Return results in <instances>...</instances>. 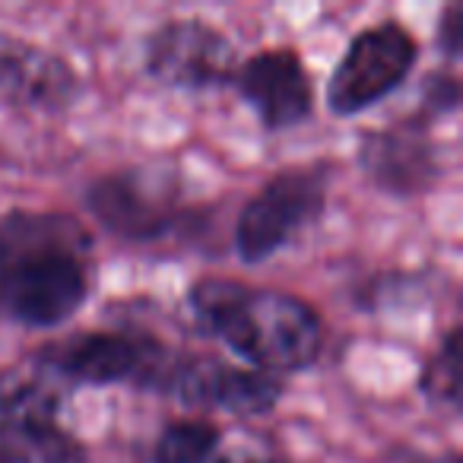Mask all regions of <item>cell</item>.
Wrapping results in <instances>:
<instances>
[{
    "instance_id": "obj_1",
    "label": "cell",
    "mask_w": 463,
    "mask_h": 463,
    "mask_svg": "<svg viewBox=\"0 0 463 463\" xmlns=\"http://www.w3.org/2000/svg\"><path fill=\"white\" fill-rule=\"evenodd\" d=\"M92 292V235L73 213L10 210L0 216V315L54 330Z\"/></svg>"
},
{
    "instance_id": "obj_2",
    "label": "cell",
    "mask_w": 463,
    "mask_h": 463,
    "mask_svg": "<svg viewBox=\"0 0 463 463\" xmlns=\"http://www.w3.org/2000/svg\"><path fill=\"white\" fill-rule=\"evenodd\" d=\"M187 311L203 334L273 378L311 368L327 340L324 317L311 302L241 279H197L187 289Z\"/></svg>"
},
{
    "instance_id": "obj_3",
    "label": "cell",
    "mask_w": 463,
    "mask_h": 463,
    "mask_svg": "<svg viewBox=\"0 0 463 463\" xmlns=\"http://www.w3.org/2000/svg\"><path fill=\"white\" fill-rule=\"evenodd\" d=\"M29 365L64 387L130 384L159 393L175 353L143 330H77L39 346L29 355Z\"/></svg>"
},
{
    "instance_id": "obj_4",
    "label": "cell",
    "mask_w": 463,
    "mask_h": 463,
    "mask_svg": "<svg viewBox=\"0 0 463 463\" xmlns=\"http://www.w3.org/2000/svg\"><path fill=\"white\" fill-rule=\"evenodd\" d=\"M90 216L130 245H159L197 232L203 213L181 197V181L159 165H137L99 175L83 191Z\"/></svg>"
},
{
    "instance_id": "obj_5",
    "label": "cell",
    "mask_w": 463,
    "mask_h": 463,
    "mask_svg": "<svg viewBox=\"0 0 463 463\" xmlns=\"http://www.w3.org/2000/svg\"><path fill=\"white\" fill-rule=\"evenodd\" d=\"M334 184V162H305L270 175L235 219V254L241 264H264L321 222Z\"/></svg>"
},
{
    "instance_id": "obj_6",
    "label": "cell",
    "mask_w": 463,
    "mask_h": 463,
    "mask_svg": "<svg viewBox=\"0 0 463 463\" xmlns=\"http://www.w3.org/2000/svg\"><path fill=\"white\" fill-rule=\"evenodd\" d=\"M67 387L29 368L0 372V435L33 463H86V444L64 425Z\"/></svg>"
},
{
    "instance_id": "obj_7",
    "label": "cell",
    "mask_w": 463,
    "mask_h": 463,
    "mask_svg": "<svg viewBox=\"0 0 463 463\" xmlns=\"http://www.w3.org/2000/svg\"><path fill=\"white\" fill-rule=\"evenodd\" d=\"M419 64V42L403 23L381 20L362 29L327 80V109L340 118L362 115L393 96Z\"/></svg>"
},
{
    "instance_id": "obj_8",
    "label": "cell",
    "mask_w": 463,
    "mask_h": 463,
    "mask_svg": "<svg viewBox=\"0 0 463 463\" xmlns=\"http://www.w3.org/2000/svg\"><path fill=\"white\" fill-rule=\"evenodd\" d=\"M239 48L216 23L181 16L156 26L143 42V71L165 90L210 92L225 90L235 80Z\"/></svg>"
},
{
    "instance_id": "obj_9",
    "label": "cell",
    "mask_w": 463,
    "mask_h": 463,
    "mask_svg": "<svg viewBox=\"0 0 463 463\" xmlns=\"http://www.w3.org/2000/svg\"><path fill=\"white\" fill-rule=\"evenodd\" d=\"M359 168L381 194L397 200H412L429 194L441 181V146L431 128L419 118L368 128L359 137Z\"/></svg>"
},
{
    "instance_id": "obj_10",
    "label": "cell",
    "mask_w": 463,
    "mask_h": 463,
    "mask_svg": "<svg viewBox=\"0 0 463 463\" xmlns=\"http://www.w3.org/2000/svg\"><path fill=\"white\" fill-rule=\"evenodd\" d=\"M286 384L258 368L219 355H175L162 393L194 410H222L235 416H264L279 403Z\"/></svg>"
},
{
    "instance_id": "obj_11",
    "label": "cell",
    "mask_w": 463,
    "mask_h": 463,
    "mask_svg": "<svg viewBox=\"0 0 463 463\" xmlns=\"http://www.w3.org/2000/svg\"><path fill=\"white\" fill-rule=\"evenodd\" d=\"M232 90L245 99L267 134H283L315 115V80L296 48H264L241 61Z\"/></svg>"
},
{
    "instance_id": "obj_12",
    "label": "cell",
    "mask_w": 463,
    "mask_h": 463,
    "mask_svg": "<svg viewBox=\"0 0 463 463\" xmlns=\"http://www.w3.org/2000/svg\"><path fill=\"white\" fill-rule=\"evenodd\" d=\"M83 96L80 71L45 45L0 29V102L61 115Z\"/></svg>"
},
{
    "instance_id": "obj_13",
    "label": "cell",
    "mask_w": 463,
    "mask_h": 463,
    "mask_svg": "<svg viewBox=\"0 0 463 463\" xmlns=\"http://www.w3.org/2000/svg\"><path fill=\"white\" fill-rule=\"evenodd\" d=\"M463 330L460 324L444 330V336L438 340L435 353L425 359L422 372H419V393L425 397V403L435 410H450L460 412L463 403V378H460V362H463Z\"/></svg>"
},
{
    "instance_id": "obj_14",
    "label": "cell",
    "mask_w": 463,
    "mask_h": 463,
    "mask_svg": "<svg viewBox=\"0 0 463 463\" xmlns=\"http://www.w3.org/2000/svg\"><path fill=\"white\" fill-rule=\"evenodd\" d=\"M225 435L210 419H175L153 444V463H210Z\"/></svg>"
},
{
    "instance_id": "obj_15",
    "label": "cell",
    "mask_w": 463,
    "mask_h": 463,
    "mask_svg": "<svg viewBox=\"0 0 463 463\" xmlns=\"http://www.w3.org/2000/svg\"><path fill=\"white\" fill-rule=\"evenodd\" d=\"M463 102V86L460 77H457L450 67H441V71L425 73L422 86H419V111L412 118L431 124L441 121V118L454 115Z\"/></svg>"
},
{
    "instance_id": "obj_16",
    "label": "cell",
    "mask_w": 463,
    "mask_h": 463,
    "mask_svg": "<svg viewBox=\"0 0 463 463\" xmlns=\"http://www.w3.org/2000/svg\"><path fill=\"white\" fill-rule=\"evenodd\" d=\"M435 45L448 64H457L463 58V4L454 0L441 10L435 29Z\"/></svg>"
},
{
    "instance_id": "obj_17",
    "label": "cell",
    "mask_w": 463,
    "mask_h": 463,
    "mask_svg": "<svg viewBox=\"0 0 463 463\" xmlns=\"http://www.w3.org/2000/svg\"><path fill=\"white\" fill-rule=\"evenodd\" d=\"M210 463H286L279 454L260 448V444H235V448H219V454Z\"/></svg>"
}]
</instances>
